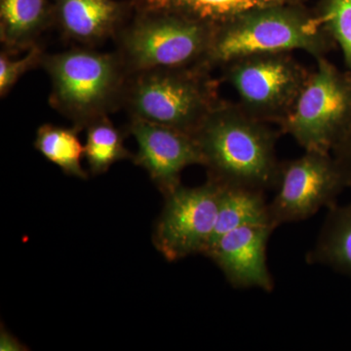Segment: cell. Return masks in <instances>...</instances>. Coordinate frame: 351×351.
<instances>
[{
    "mask_svg": "<svg viewBox=\"0 0 351 351\" xmlns=\"http://www.w3.org/2000/svg\"><path fill=\"white\" fill-rule=\"evenodd\" d=\"M332 152L345 177L346 188L351 189V125Z\"/></svg>",
    "mask_w": 351,
    "mask_h": 351,
    "instance_id": "cell-21",
    "label": "cell"
},
{
    "mask_svg": "<svg viewBox=\"0 0 351 351\" xmlns=\"http://www.w3.org/2000/svg\"><path fill=\"white\" fill-rule=\"evenodd\" d=\"M121 10L113 0H59L56 17L66 38L95 45L117 36Z\"/></svg>",
    "mask_w": 351,
    "mask_h": 351,
    "instance_id": "cell-12",
    "label": "cell"
},
{
    "mask_svg": "<svg viewBox=\"0 0 351 351\" xmlns=\"http://www.w3.org/2000/svg\"><path fill=\"white\" fill-rule=\"evenodd\" d=\"M128 131L138 145L134 162L147 171L163 195L181 186L186 168L204 164L199 145L191 134L138 119H130Z\"/></svg>",
    "mask_w": 351,
    "mask_h": 351,
    "instance_id": "cell-10",
    "label": "cell"
},
{
    "mask_svg": "<svg viewBox=\"0 0 351 351\" xmlns=\"http://www.w3.org/2000/svg\"><path fill=\"white\" fill-rule=\"evenodd\" d=\"M221 69L240 107L256 119L276 124L292 110L311 73L292 53L252 55Z\"/></svg>",
    "mask_w": 351,
    "mask_h": 351,
    "instance_id": "cell-7",
    "label": "cell"
},
{
    "mask_svg": "<svg viewBox=\"0 0 351 351\" xmlns=\"http://www.w3.org/2000/svg\"><path fill=\"white\" fill-rule=\"evenodd\" d=\"M276 228L258 223L235 228L215 240L204 256L213 261L235 289L274 291V279L267 265V243Z\"/></svg>",
    "mask_w": 351,
    "mask_h": 351,
    "instance_id": "cell-11",
    "label": "cell"
},
{
    "mask_svg": "<svg viewBox=\"0 0 351 351\" xmlns=\"http://www.w3.org/2000/svg\"><path fill=\"white\" fill-rule=\"evenodd\" d=\"M214 27L178 14L143 12L117 34L119 50L129 75L203 64Z\"/></svg>",
    "mask_w": 351,
    "mask_h": 351,
    "instance_id": "cell-5",
    "label": "cell"
},
{
    "mask_svg": "<svg viewBox=\"0 0 351 351\" xmlns=\"http://www.w3.org/2000/svg\"><path fill=\"white\" fill-rule=\"evenodd\" d=\"M316 66L292 110L278 124L304 152L331 154L351 125V75L326 57Z\"/></svg>",
    "mask_w": 351,
    "mask_h": 351,
    "instance_id": "cell-6",
    "label": "cell"
},
{
    "mask_svg": "<svg viewBox=\"0 0 351 351\" xmlns=\"http://www.w3.org/2000/svg\"><path fill=\"white\" fill-rule=\"evenodd\" d=\"M47 0H0V40L10 54L27 51L48 25Z\"/></svg>",
    "mask_w": 351,
    "mask_h": 351,
    "instance_id": "cell-15",
    "label": "cell"
},
{
    "mask_svg": "<svg viewBox=\"0 0 351 351\" xmlns=\"http://www.w3.org/2000/svg\"><path fill=\"white\" fill-rule=\"evenodd\" d=\"M223 186L209 179L195 188L182 184L165 197L152 241L168 262L204 255L213 239Z\"/></svg>",
    "mask_w": 351,
    "mask_h": 351,
    "instance_id": "cell-8",
    "label": "cell"
},
{
    "mask_svg": "<svg viewBox=\"0 0 351 351\" xmlns=\"http://www.w3.org/2000/svg\"><path fill=\"white\" fill-rule=\"evenodd\" d=\"M332 39L318 16L288 4L242 14L214 29L203 64L223 68L241 58L267 53L304 51L314 59L326 57Z\"/></svg>",
    "mask_w": 351,
    "mask_h": 351,
    "instance_id": "cell-2",
    "label": "cell"
},
{
    "mask_svg": "<svg viewBox=\"0 0 351 351\" xmlns=\"http://www.w3.org/2000/svg\"><path fill=\"white\" fill-rule=\"evenodd\" d=\"M80 132L75 126L66 128L43 124L36 131L34 147L64 174L86 180L88 174L82 165L85 149L78 137Z\"/></svg>",
    "mask_w": 351,
    "mask_h": 351,
    "instance_id": "cell-17",
    "label": "cell"
},
{
    "mask_svg": "<svg viewBox=\"0 0 351 351\" xmlns=\"http://www.w3.org/2000/svg\"><path fill=\"white\" fill-rule=\"evenodd\" d=\"M41 64L50 77V105L80 131L124 103L130 75L117 52L73 48L44 55Z\"/></svg>",
    "mask_w": 351,
    "mask_h": 351,
    "instance_id": "cell-3",
    "label": "cell"
},
{
    "mask_svg": "<svg viewBox=\"0 0 351 351\" xmlns=\"http://www.w3.org/2000/svg\"><path fill=\"white\" fill-rule=\"evenodd\" d=\"M346 189L345 177L331 154L304 152L281 162L276 193L269 202L270 223L277 228L311 218L322 208L337 204Z\"/></svg>",
    "mask_w": 351,
    "mask_h": 351,
    "instance_id": "cell-9",
    "label": "cell"
},
{
    "mask_svg": "<svg viewBox=\"0 0 351 351\" xmlns=\"http://www.w3.org/2000/svg\"><path fill=\"white\" fill-rule=\"evenodd\" d=\"M258 223L271 225L269 202L265 191L223 186L211 244L221 235L235 228Z\"/></svg>",
    "mask_w": 351,
    "mask_h": 351,
    "instance_id": "cell-16",
    "label": "cell"
},
{
    "mask_svg": "<svg viewBox=\"0 0 351 351\" xmlns=\"http://www.w3.org/2000/svg\"><path fill=\"white\" fill-rule=\"evenodd\" d=\"M317 16L332 40L339 44L351 71V0H327Z\"/></svg>",
    "mask_w": 351,
    "mask_h": 351,
    "instance_id": "cell-19",
    "label": "cell"
},
{
    "mask_svg": "<svg viewBox=\"0 0 351 351\" xmlns=\"http://www.w3.org/2000/svg\"><path fill=\"white\" fill-rule=\"evenodd\" d=\"M252 117L239 104L221 101L193 134L208 178L223 186L267 191L276 189L281 162V132Z\"/></svg>",
    "mask_w": 351,
    "mask_h": 351,
    "instance_id": "cell-1",
    "label": "cell"
},
{
    "mask_svg": "<svg viewBox=\"0 0 351 351\" xmlns=\"http://www.w3.org/2000/svg\"><path fill=\"white\" fill-rule=\"evenodd\" d=\"M5 50L0 54V96L1 98L12 90L16 83L29 69L41 64L44 57L43 48L38 44L27 50V55L21 59H13Z\"/></svg>",
    "mask_w": 351,
    "mask_h": 351,
    "instance_id": "cell-20",
    "label": "cell"
},
{
    "mask_svg": "<svg viewBox=\"0 0 351 351\" xmlns=\"http://www.w3.org/2000/svg\"><path fill=\"white\" fill-rule=\"evenodd\" d=\"M327 210L315 243L306 253V263L351 278V203H337Z\"/></svg>",
    "mask_w": 351,
    "mask_h": 351,
    "instance_id": "cell-14",
    "label": "cell"
},
{
    "mask_svg": "<svg viewBox=\"0 0 351 351\" xmlns=\"http://www.w3.org/2000/svg\"><path fill=\"white\" fill-rule=\"evenodd\" d=\"M210 71L199 64L136 73L129 78L123 104L131 119L193 135L221 101Z\"/></svg>",
    "mask_w": 351,
    "mask_h": 351,
    "instance_id": "cell-4",
    "label": "cell"
},
{
    "mask_svg": "<svg viewBox=\"0 0 351 351\" xmlns=\"http://www.w3.org/2000/svg\"><path fill=\"white\" fill-rule=\"evenodd\" d=\"M293 0H138L143 12L178 14L216 27L242 14Z\"/></svg>",
    "mask_w": 351,
    "mask_h": 351,
    "instance_id": "cell-13",
    "label": "cell"
},
{
    "mask_svg": "<svg viewBox=\"0 0 351 351\" xmlns=\"http://www.w3.org/2000/svg\"><path fill=\"white\" fill-rule=\"evenodd\" d=\"M84 157L92 175L108 172L113 164L133 159L124 145V136L108 117L95 120L86 127Z\"/></svg>",
    "mask_w": 351,
    "mask_h": 351,
    "instance_id": "cell-18",
    "label": "cell"
},
{
    "mask_svg": "<svg viewBox=\"0 0 351 351\" xmlns=\"http://www.w3.org/2000/svg\"><path fill=\"white\" fill-rule=\"evenodd\" d=\"M0 350L1 351H17L27 350L25 346L14 338V336L6 330L1 329V337H0Z\"/></svg>",
    "mask_w": 351,
    "mask_h": 351,
    "instance_id": "cell-22",
    "label": "cell"
}]
</instances>
